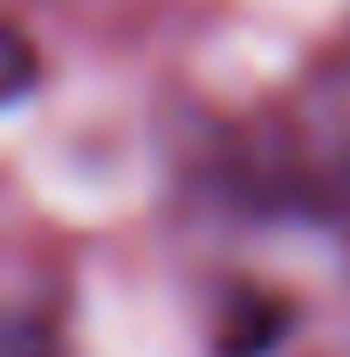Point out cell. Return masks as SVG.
Returning <instances> with one entry per match:
<instances>
[{"label": "cell", "instance_id": "obj_1", "mask_svg": "<svg viewBox=\"0 0 350 357\" xmlns=\"http://www.w3.org/2000/svg\"><path fill=\"white\" fill-rule=\"evenodd\" d=\"M28 76H35L28 35H7V28H0V103H7V96H21V89H28Z\"/></svg>", "mask_w": 350, "mask_h": 357}]
</instances>
